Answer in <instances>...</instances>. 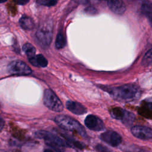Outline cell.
Wrapping results in <instances>:
<instances>
[{"label":"cell","mask_w":152,"mask_h":152,"mask_svg":"<svg viewBox=\"0 0 152 152\" xmlns=\"http://www.w3.org/2000/svg\"><path fill=\"white\" fill-rule=\"evenodd\" d=\"M103 90L107 91L113 99L119 101L128 102L137 100L141 94L140 88L131 84L112 87H104Z\"/></svg>","instance_id":"obj_1"},{"label":"cell","mask_w":152,"mask_h":152,"mask_svg":"<svg viewBox=\"0 0 152 152\" xmlns=\"http://www.w3.org/2000/svg\"><path fill=\"white\" fill-rule=\"evenodd\" d=\"M55 122L61 128L75 132L83 137L87 136L83 126L75 119L66 115H58L55 118Z\"/></svg>","instance_id":"obj_2"},{"label":"cell","mask_w":152,"mask_h":152,"mask_svg":"<svg viewBox=\"0 0 152 152\" xmlns=\"http://www.w3.org/2000/svg\"><path fill=\"white\" fill-rule=\"evenodd\" d=\"M36 135L44 140L45 143L58 152H64L65 149V143L59 137L50 132L40 131L36 133Z\"/></svg>","instance_id":"obj_3"},{"label":"cell","mask_w":152,"mask_h":152,"mask_svg":"<svg viewBox=\"0 0 152 152\" xmlns=\"http://www.w3.org/2000/svg\"><path fill=\"white\" fill-rule=\"evenodd\" d=\"M52 23L49 20L41 23L36 31V38L40 44L43 46H49L52 38Z\"/></svg>","instance_id":"obj_4"},{"label":"cell","mask_w":152,"mask_h":152,"mask_svg":"<svg viewBox=\"0 0 152 152\" xmlns=\"http://www.w3.org/2000/svg\"><path fill=\"white\" fill-rule=\"evenodd\" d=\"M43 100L45 105L54 112H59L64 109L61 101L50 89H46L44 91Z\"/></svg>","instance_id":"obj_5"},{"label":"cell","mask_w":152,"mask_h":152,"mask_svg":"<svg viewBox=\"0 0 152 152\" xmlns=\"http://www.w3.org/2000/svg\"><path fill=\"white\" fill-rule=\"evenodd\" d=\"M7 70L10 74L15 75H27L31 73V68L24 62L16 60L10 62Z\"/></svg>","instance_id":"obj_6"},{"label":"cell","mask_w":152,"mask_h":152,"mask_svg":"<svg viewBox=\"0 0 152 152\" xmlns=\"http://www.w3.org/2000/svg\"><path fill=\"white\" fill-rule=\"evenodd\" d=\"M111 116L116 119L121 120L125 124H130L134 120L132 113L119 107H115L110 110Z\"/></svg>","instance_id":"obj_7"},{"label":"cell","mask_w":152,"mask_h":152,"mask_svg":"<svg viewBox=\"0 0 152 152\" xmlns=\"http://www.w3.org/2000/svg\"><path fill=\"white\" fill-rule=\"evenodd\" d=\"M84 124L88 129L95 131H102L104 128L103 121L99 118L93 115H88L84 120Z\"/></svg>","instance_id":"obj_8"},{"label":"cell","mask_w":152,"mask_h":152,"mask_svg":"<svg viewBox=\"0 0 152 152\" xmlns=\"http://www.w3.org/2000/svg\"><path fill=\"white\" fill-rule=\"evenodd\" d=\"M100 138L108 144L113 147H116L119 145L122 141V137L115 131H107L102 133Z\"/></svg>","instance_id":"obj_9"},{"label":"cell","mask_w":152,"mask_h":152,"mask_svg":"<svg viewBox=\"0 0 152 152\" xmlns=\"http://www.w3.org/2000/svg\"><path fill=\"white\" fill-rule=\"evenodd\" d=\"M131 131L134 137L139 139L148 140L152 138V129L148 127L136 125L131 128Z\"/></svg>","instance_id":"obj_10"},{"label":"cell","mask_w":152,"mask_h":152,"mask_svg":"<svg viewBox=\"0 0 152 152\" xmlns=\"http://www.w3.org/2000/svg\"><path fill=\"white\" fill-rule=\"evenodd\" d=\"M66 108L72 113L76 115H83L87 112L86 108L81 103L68 100L66 103Z\"/></svg>","instance_id":"obj_11"},{"label":"cell","mask_w":152,"mask_h":152,"mask_svg":"<svg viewBox=\"0 0 152 152\" xmlns=\"http://www.w3.org/2000/svg\"><path fill=\"white\" fill-rule=\"evenodd\" d=\"M107 5L110 10L116 14H123L126 11V6L122 1H107Z\"/></svg>","instance_id":"obj_12"},{"label":"cell","mask_w":152,"mask_h":152,"mask_svg":"<svg viewBox=\"0 0 152 152\" xmlns=\"http://www.w3.org/2000/svg\"><path fill=\"white\" fill-rule=\"evenodd\" d=\"M29 62L33 65L39 67H46L48 65V61L46 58L42 54L35 55L28 59Z\"/></svg>","instance_id":"obj_13"},{"label":"cell","mask_w":152,"mask_h":152,"mask_svg":"<svg viewBox=\"0 0 152 152\" xmlns=\"http://www.w3.org/2000/svg\"><path fill=\"white\" fill-rule=\"evenodd\" d=\"M138 112L140 115L146 118H152V104L151 103L144 102V104L138 108Z\"/></svg>","instance_id":"obj_14"},{"label":"cell","mask_w":152,"mask_h":152,"mask_svg":"<svg viewBox=\"0 0 152 152\" xmlns=\"http://www.w3.org/2000/svg\"><path fill=\"white\" fill-rule=\"evenodd\" d=\"M19 24L23 29L27 30H31L34 27V23L32 19L27 15H23L20 18Z\"/></svg>","instance_id":"obj_15"},{"label":"cell","mask_w":152,"mask_h":152,"mask_svg":"<svg viewBox=\"0 0 152 152\" xmlns=\"http://www.w3.org/2000/svg\"><path fill=\"white\" fill-rule=\"evenodd\" d=\"M23 50L26 54L28 57V59H30L35 56L36 49L30 43H25L23 46Z\"/></svg>","instance_id":"obj_16"},{"label":"cell","mask_w":152,"mask_h":152,"mask_svg":"<svg viewBox=\"0 0 152 152\" xmlns=\"http://www.w3.org/2000/svg\"><path fill=\"white\" fill-rule=\"evenodd\" d=\"M141 12L145 15H150L152 14V2L144 1L142 3L141 8Z\"/></svg>","instance_id":"obj_17"},{"label":"cell","mask_w":152,"mask_h":152,"mask_svg":"<svg viewBox=\"0 0 152 152\" xmlns=\"http://www.w3.org/2000/svg\"><path fill=\"white\" fill-rule=\"evenodd\" d=\"M141 65L144 66H149L152 65V49L145 53L142 59Z\"/></svg>","instance_id":"obj_18"},{"label":"cell","mask_w":152,"mask_h":152,"mask_svg":"<svg viewBox=\"0 0 152 152\" xmlns=\"http://www.w3.org/2000/svg\"><path fill=\"white\" fill-rule=\"evenodd\" d=\"M65 43H66V40L63 33L61 32H59L57 34L56 39V43H55L56 48L58 49H62L65 46Z\"/></svg>","instance_id":"obj_19"},{"label":"cell","mask_w":152,"mask_h":152,"mask_svg":"<svg viewBox=\"0 0 152 152\" xmlns=\"http://www.w3.org/2000/svg\"><path fill=\"white\" fill-rule=\"evenodd\" d=\"M37 4L41 5H44L46 7H52L57 4L56 1H53V0H38L36 1Z\"/></svg>","instance_id":"obj_20"},{"label":"cell","mask_w":152,"mask_h":152,"mask_svg":"<svg viewBox=\"0 0 152 152\" xmlns=\"http://www.w3.org/2000/svg\"><path fill=\"white\" fill-rule=\"evenodd\" d=\"M96 149L99 151V152H110L109 148L107 147L101 145V144H97L96 146Z\"/></svg>","instance_id":"obj_21"},{"label":"cell","mask_w":152,"mask_h":152,"mask_svg":"<svg viewBox=\"0 0 152 152\" xmlns=\"http://www.w3.org/2000/svg\"><path fill=\"white\" fill-rule=\"evenodd\" d=\"M85 11L86 12V13L89 14H94L97 12L96 9L91 6H89L87 8H86L85 10Z\"/></svg>","instance_id":"obj_22"},{"label":"cell","mask_w":152,"mask_h":152,"mask_svg":"<svg viewBox=\"0 0 152 152\" xmlns=\"http://www.w3.org/2000/svg\"><path fill=\"white\" fill-rule=\"evenodd\" d=\"M28 2V1H24H24H21V0H20V1H16V3L19 4V5H24V4H27Z\"/></svg>","instance_id":"obj_23"},{"label":"cell","mask_w":152,"mask_h":152,"mask_svg":"<svg viewBox=\"0 0 152 152\" xmlns=\"http://www.w3.org/2000/svg\"><path fill=\"white\" fill-rule=\"evenodd\" d=\"M3 125H4V121H3L2 118H1V129H2Z\"/></svg>","instance_id":"obj_24"},{"label":"cell","mask_w":152,"mask_h":152,"mask_svg":"<svg viewBox=\"0 0 152 152\" xmlns=\"http://www.w3.org/2000/svg\"><path fill=\"white\" fill-rule=\"evenodd\" d=\"M44 152H53V151L51 150H49V149H46V150H45Z\"/></svg>","instance_id":"obj_25"}]
</instances>
